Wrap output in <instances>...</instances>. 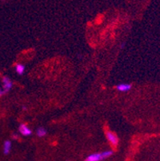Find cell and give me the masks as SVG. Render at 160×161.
I'll list each match as a JSON object with an SVG mask.
<instances>
[{"label": "cell", "instance_id": "4", "mask_svg": "<svg viewBox=\"0 0 160 161\" xmlns=\"http://www.w3.org/2000/svg\"><path fill=\"white\" fill-rule=\"evenodd\" d=\"M104 160L102 153H94L88 155L84 161H101Z\"/></svg>", "mask_w": 160, "mask_h": 161}, {"label": "cell", "instance_id": "7", "mask_svg": "<svg viewBox=\"0 0 160 161\" xmlns=\"http://www.w3.org/2000/svg\"><path fill=\"white\" fill-rule=\"evenodd\" d=\"M15 72H17L18 75L19 76H22L23 75L24 72H25V67L23 64H20V63H18L15 66Z\"/></svg>", "mask_w": 160, "mask_h": 161}, {"label": "cell", "instance_id": "13", "mask_svg": "<svg viewBox=\"0 0 160 161\" xmlns=\"http://www.w3.org/2000/svg\"><path fill=\"white\" fill-rule=\"evenodd\" d=\"M66 161H70V160H66Z\"/></svg>", "mask_w": 160, "mask_h": 161}, {"label": "cell", "instance_id": "9", "mask_svg": "<svg viewBox=\"0 0 160 161\" xmlns=\"http://www.w3.org/2000/svg\"><path fill=\"white\" fill-rule=\"evenodd\" d=\"M7 92L5 91L4 89H3V88H0V97L1 96H4L5 94H7Z\"/></svg>", "mask_w": 160, "mask_h": 161}, {"label": "cell", "instance_id": "12", "mask_svg": "<svg viewBox=\"0 0 160 161\" xmlns=\"http://www.w3.org/2000/svg\"><path fill=\"white\" fill-rule=\"evenodd\" d=\"M124 45H125V44H124V43H123V44L121 45V48H123V47H124Z\"/></svg>", "mask_w": 160, "mask_h": 161}, {"label": "cell", "instance_id": "3", "mask_svg": "<svg viewBox=\"0 0 160 161\" xmlns=\"http://www.w3.org/2000/svg\"><path fill=\"white\" fill-rule=\"evenodd\" d=\"M19 131L24 136H31L32 134V131L25 123H21L19 125Z\"/></svg>", "mask_w": 160, "mask_h": 161}, {"label": "cell", "instance_id": "10", "mask_svg": "<svg viewBox=\"0 0 160 161\" xmlns=\"http://www.w3.org/2000/svg\"><path fill=\"white\" fill-rule=\"evenodd\" d=\"M12 138H13V139H14V140H15L16 138H19V136H18V134H16V133L13 134V135H12Z\"/></svg>", "mask_w": 160, "mask_h": 161}, {"label": "cell", "instance_id": "6", "mask_svg": "<svg viewBox=\"0 0 160 161\" xmlns=\"http://www.w3.org/2000/svg\"><path fill=\"white\" fill-rule=\"evenodd\" d=\"M11 149V142L10 140H6L3 144V153L5 155H8L10 153Z\"/></svg>", "mask_w": 160, "mask_h": 161}, {"label": "cell", "instance_id": "5", "mask_svg": "<svg viewBox=\"0 0 160 161\" xmlns=\"http://www.w3.org/2000/svg\"><path fill=\"white\" fill-rule=\"evenodd\" d=\"M131 88V85L129 83H120L117 85V89L120 92H128Z\"/></svg>", "mask_w": 160, "mask_h": 161}, {"label": "cell", "instance_id": "2", "mask_svg": "<svg viewBox=\"0 0 160 161\" xmlns=\"http://www.w3.org/2000/svg\"><path fill=\"white\" fill-rule=\"evenodd\" d=\"M2 82H3V89L8 92L13 86V83L11 81V79L7 76H3L2 79Z\"/></svg>", "mask_w": 160, "mask_h": 161}, {"label": "cell", "instance_id": "11", "mask_svg": "<svg viewBox=\"0 0 160 161\" xmlns=\"http://www.w3.org/2000/svg\"><path fill=\"white\" fill-rule=\"evenodd\" d=\"M23 109L24 111H26V110H27V107H26L25 106H23Z\"/></svg>", "mask_w": 160, "mask_h": 161}, {"label": "cell", "instance_id": "8", "mask_svg": "<svg viewBox=\"0 0 160 161\" xmlns=\"http://www.w3.org/2000/svg\"><path fill=\"white\" fill-rule=\"evenodd\" d=\"M36 134L38 137H43L47 135V130L43 127H38L36 131Z\"/></svg>", "mask_w": 160, "mask_h": 161}, {"label": "cell", "instance_id": "1", "mask_svg": "<svg viewBox=\"0 0 160 161\" xmlns=\"http://www.w3.org/2000/svg\"><path fill=\"white\" fill-rule=\"evenodd\" d=\"M106 139L108 140V141L112 144L113 146H117L118 145V144H119V138L114 132H112V131H106Z\"/></svg>", "mask_w": 160, "mask_h": 161}]
</instances>
